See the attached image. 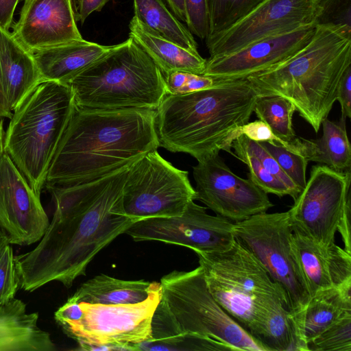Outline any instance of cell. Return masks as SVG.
<instances>
[{
  "label": "cell",
  "mask_w": 351,
  "mask_h": 351,
  "mask_svg": "<svg viewBox=\"0 0 351 351\" xmlns=\"http://www.w3.org/2000/svg\"><path fill=\"white\" fill-rule=\"evenodd\" d=\"M234 156L245 163L249 169V178L267 193L274 194L280 197L289 195L294 199L291 189L276 176L266 170L259 160L241 147L232 145Z\"/></svg>",
  "instance_id": "cell-33"
},
{
  "label": "cell",
  "mask_w": 351,
  "mask_h": 351,
  "mask_svg": "<svg viewBox=\"0 0 351 351\" xmlns=\"http://www.w3.org/2000/svg\"><path fill=\"white\" fill-rule=\"evenodd\" d=\"M315 25L256 41L228 55L206 60L203 75L216 80L247 78L276 67L300 52L311 40Z\"/></svg>",
  "instance_id": "cell-17"
},
{
  "label": "cell",
  "mask_w": 351,
  "mask_h": 351,
  "mask_svg": "<svg viewBox=\"0 0 351 351\" xmlns=\"http://www.w3.org/2000/svg\"><path fill=\"white\" fill-rule=\"evenodd\" d=\"M19 0H0V26L10 30L13 16Z\"/></svg>",
  "instance_id": "cell-43"
},
{
  "label": "cell",
  "mask_w": 351,
  "mask_h": 351,
  "mask_svg": "<svg viewBox=\"0 0 351 351\" xmlns=\"http://www.w3.org/2000/svg\"><path fill=\"white\" fill-rule=\"evenodd\" d=\"M315 25L343 26L351 30V0H320Z\"/></svg>",
  "instance_id": "cell-38"
},
{
  "label": "cell",
  "mask_w": 351,
  "mask_h": 351,
  "mask_svg": "<svg viewBox=\"0 0 351 351\" xmlns=\"http://www.w3.org/2000/svg\"><path fill=\"white\" fill-rule=\"evenodd\" d=\"M258 143L276 160L301 192L306 184V170L308 161L302 155L278 143Z\"/></svg>",
  "instance_id": "cell-34"
},
{
  "label": "cell",
  "mask_w": 351,
  "mask_h": 351,
  "mask_svg": "<svg viewBox=\"0 0 351 351\" xmlns=\"http://www.w3.org/2000/svg\"><path fill=\"white\" fill-rule=\"evenodd\" d=\"M2 117L0 116V160L5 154V132L3 128V119Z\"/></svg>",
  "instance_id": "cell-46"
},
{
  "label": "cell",
  "mask_w": 351,
  "mask_h": 351,
  "mask_svg": "<svg viewBox=\"0 0 351 351\" xmlns=\"http://www.w3.org/2000/svg\"><path fill=\"white\" fill-rule=\"evenodd\" d=\"M235 240L261 264L283 291L292 314L306 305L311 294L296 253L288 211L262 213L234 223Z\"/></svg>",
  "instance_id": "cell-9"
},
{
  "label": "cell",
  "mask_w": 351,
  "mask_h": 351,
  "mask_svg": "<svg viewBox=\"0 0 351 351\" xmlns=\"http://www.w3.org/2000/svg\"><path fill=\"white\" fill-rule=\"evenodd\" d=\"M157 283L121 280L101 274L84 282L70 298L90 304H135L145 300Z\"/></svg>",
  "instance_id": "cell-27"
},
{
  "label": "cell",
  "mask_w": 351,
  "mask_h": 351,
  "mask_svg": "<svg viewBox=\"0 0 351 351\" xmlns=\"http://www.w3.org/2000/svg\"><path fill=\"white\" fill-rule=\"evenodd\" d=\"M156 110L75 106L50 165L45 187L89 182L157 150Z\"/></svg>",
  "instance_id": "cell-2"
},
{
  "label": "cell",
  "mask_w": 351,
  "mask_h": 351,
  "mask_svg": "<svg viewBox=\"0 0 351 351\" xmlns=\"http://www.w3.org/2000/svg\"><path fill=\"white\" fill-rule=\"evenodd\" d=\"M115 45H104L82 39L47 47L33 53V56L42 82L67 84Z\"/></svg>",
  "instance_id": "cell-21"
},
{
  "label": "cell",
  "mask_w": 351,
  "mask_h": 351,
  "mask_svg": "<svg viewBox=\"0 0 351 351\" xmlns=\"http://www.w3.org/2000/svg\"><path fill=\"white\" fill-rule=\"evenodd\" d=\"M307 347L308 351H351V313L331 324Z\"/></svg>",
  "instance_id": "cell-32"
},
{
  "label": "cell",
  "mask_w": 351,
  "mask_h": 351,
  "mask_svg": "<svg viewBox=\"0 0 351 351\" xmlns=\"http://www.w3.org/2000/svg\"><path fill=\"white\" fill-rule=\"evenodd\" d=\"M232 144L256 158L266 170L287 185L293 193V200L298 197L300 193V190L282 171L276 160L258 142L251 140L244 135H240L233 141Z\"/></svg>",
  "instance_id": "cell-35"
},
{
  "label": "cell",
  "mask_w": 351,
  "mask_h": 351,
  "mask_svg": "<svg viewBox=\"0 0 351 351\" xmlns=\"http://www.w3.org/2000/svg\"><path fill=\"white\" fill-rule=\"evenodd\" d=\"M136 18L145 27L179 46L198 52L197 43L165 0H133Z\"/></svg>",
  "instance_id": "cell-28"
},
{
  "label": "cell",
  "mask_w": 351,
  "mask_h": 351,
  "mask_svg": "<svg viewBox=\"0 0 351 351\" xmlns=\"http://www.w3.org/2000/svg\"><path fill=\"white\" fill-rule=\"evenodd\" d=\"M38 313H27L15 298L0 305V351H54L50 334L38 326Z\"/></svg>",
  "instance_id": "cell-22"
},
{
  "label": "cell",
  "mask_w": 351,
  "mask_h": 351,
  "mask_svg": "<svg viewBox=\"0 0 351 351\" xmlns=\"http://www.w3.org/2000/svg\"><path fill=\"white\" fill-rule=\"evenodd\" d=\"M350 171L313 166L305 187L288 210L291 225L322 244L335 242L342 213L350 206Z\"/></svg>",
  "instance_id": "cell-12"
},
{
  "label": "cell",
  "mask_w": 351,
  "mask_h": 351,
  "mask_svg": "<svg viewBox=\"0 0 351 351\" xmlns=\"http://www.w3.org/2000/svg\"><path fill=\"white\" fill-rule=\"evenodd\" d=\"M320 0H263L226 30L206 40L209 58L225 56L259 40L315 24Z\"/></svg>",
  "instance_id": "cell-14"
},
{
  "label": "cell",
  "mask_w": 351,
  "mask_h": 351,
  "mask_svg": "<svg viewBox=\"0 0 351 351\" xmlns=\"http://www.w3.org/2000/svg\"><path fill=\"white\" fill-rule=\"evenodd\" d=\"M19 287L13 250L9 243L0 252V305L14 298Z\"/></svg>",
  "instance_id": "cell-37"
},
{
  "label": "cell",
  "mask_w": 351,
  "mask_h": 351,
  "mask_svg": "<svg viewBox=\"0 0 351 351\" xmlns=\"http://www.w3.org/2000/svg\"><path fill=\"white\" fill-rule=\"evenodd\" d=\"M196 254L213 297L254 338L274 309L280 305L286 306L280 286L236 240L226 250Z\"/></svg>",
  "instance_id": "cell-7"
},
{
  "label": "cell",
  "mask_w": 351,
  "mask_h": 351,
  "mask_svg": "<svg viewBox=\"0 0 351 351\" xmlns=\"http://www.w3.org/2000/svg\"><path fill=\"white\" fill-rule=\"evenodd\" d=\"M75 107L68 84L45 81L12 112L5 152L39 197Z\"/></svg>",
  "instance_id": "cell-6"
},
{
  "label": "cell",
  "mask_w": 351,
  "mask_h": 351,
  "mask_svg": "<svg viewBox=\"0 0 351 351\" xmlns=\"http://www.w3.org/2000/svg\"><path fill=\"white\" fill-rule=\"evenodd\" d=\"M254 339L265 351H308L293 315L285 305L276 307L267 315Z\"/></svg>",
  "instance_id": "cell-29"
},
{
  "label": "cell",
  "mask_w": 351,
  "mask_h": 351,
  "mask_svg": "<svg viewBox=\"0 0 351 351\" xmlns=\"http://www.w3.org/2000/svg\"><path fill=\"white\" fill-rule=\"evenodd\" d=\"M346 121L335 123L326 118L322 122V136L316 140L296 136L289 143L290 150L304 156L308 161L325 165L339 172L350 171L351 146Z\"/></svg>",
  "instance_id": "cell-26"
},
{
  "label": "cell",
  "mask_w": 351,
  "mask_h": 351,
  "mask_svg": "<svg viewBox=\"0 0 351 351\" xmlns=\"http://www.w3.org/2000/svg\"><path fill=\"white\" fill-rule=\"evenodd\" d=\"M258 96L247 78L217 80L212 87L167 93L156 110L159 146L197 161L231 152L237 129L249 122Z\"/></svg>",
  "instance_id": "cell-3"
},
{
  "label": "cell",
  "mask_w": 351,
  "mask_h": 351,
  "mask_svg": "<svg viewBox=\"0 0 351 351\" xmlns=\"http://www.w3.org/2000/svg\"><path fill=\"white\" fill-rule=\"evenodd\" d=\"M66 84L75 106L95 110H156L167 94L160 70L129 36Z\"/></svg>",
  "instance_id": "cell-5"
},
{
  "label": "cell",
  "mask_w": 351,
  "mask_h": 351,
  "mask_svg": "<svg viewBox=\"0 0 351 351\" xmlns=\"http://www.w3.org/2000/svg\"><path fill=\"white\" fill-rule=\"evenodd\" d=\"M240 135H244L256 142L278 143L289 149V143L276 137L267 125L261 120L247 122L239 127L234 133L235 139Z\"/></svg>",
  "instance_id": "cell-40"
},
{
  "label": "cell",
  "mask_w": 351,
  "mask_h": 351,
  "mask_svg": "<svg viewBox=\"0 0 351 351\" xmlns=\"http://www.w3.org/2000/svg\"><path fill=\"white\" fill-rule=\"evenodd\" d=\"M295 111L293 104L282 96L258 95L253 112L276 137L290 143L296 137L292 124Z\"/></svg>",
  "instance_id": "cell-30"
},
{
  "label": "cell",
  "mask_w": 351,
  "mask_h": 351,
  "mask_svg": "<svg viewBox=\"0 0 351 351\" xmlns=\"http://www.w3.org/2000/svg\"><path fill=\"white\" fill-rule=\"evenodd\" d=\"M337 100L341 106V119L351 117V66L344 72L337 91Z\"/></svg>",
  "instance_id": "cell-41"
},
{
  "label": "cell",
  "mask_w": 351,
  "mask_h": 351,
  "mask_svg": "<svg viewBox=\"0 0 351 351\" xmlns=\"http://www.w3.org/2000/svg\"><path fill=\"white\" fill-rule=\"evenodd\" d=\"M350 66L351 30L316 25L310 42L295 56L247 78L258 95L289 100L317 133L337 101L339 84Z\"/></svg>",
  "instance_id": "cell-4"
},
{
  "label": "cell",
  "mask_w": 351,
  "mask_h": 351,
  "mask_svg": "<svg viewBox=\"0 0 351 351\" xmlns=\"http://www.w3.org/2000/svg\"><path fill=\"white\" fill-rule=\"evenodd\" d=\"M77 22L76 0H24L12 34L33 53L84 39Z\"/></svg>",
  "instance_id": "cell-18"
},
{
  "label": "cell",
  "mask_w": 351,
  "mask_h": 351,
  "mask_svg": "<svg viewBox=\"0 0 351 351\" xmlns=\"http://www.w3.org/2000/svg\"><path fill=\"white\" fill-rule=\"evenodd\" d=\"M130 35L158 66L163 76L173 71L203 75L206 60L199 52L179 46L143 25L135 16L129 24Z\"/></svg>",
  "instance_id": "cell-24"
},
{
  "label": "cell",
  "mask_w": 351,
  "mask_h": 351,
  "mask_svg": "<svg viewBox=\"0 0 351 351\" xmlns=\"http://www.w3.org/2000/svg\"><path fill=\"white\" fill-rule=\"evenodd\" d=\"M12 112L9 110L0 88V116L11 118Z\"/></svg>",
  "instance_id": "cell-45"
},
{
  "label": "cell",
  "mask_w": 351,
  "mask_h": 351,
  "mask_svg": "<svg viewBox=\"0 0 351 351\" xmlns=\"http://www.w3.org/2000/svg\"><path fill=\"white\" fill-rule=\"evenodd\" d=\"M234 223L191 201L180 216L151 218L136 222L125 232L134 241H156L178 245L195 253L226 250L235 241Z\"/></svg>",
  "instance_id": "cell-13"
},
{
  "label": "cell",
  "mask_w": 351,
  "mask_h": 351,
  "mask_svg": "<svg viewBox=\"0 0 351 351\" xmlns=\"http://www.w3.org/2000/svg\"><path fill=\"white\" fill-rule=\"evenodd\" d=\"M186 24L192 34L202 40L209 33V13L207 0H184Z\"/></svg>",
  "instance_id": "cell-39"
},
{
  "label": "cell",
  "mask_w": 351,
  "mask_h": 351,
  "mask_svg": "<svg viewBox=\"0 0 351 351\" xmlns=\"http://www.w3.org/2000/svg\"><path fill=\"white\" fill-rule=\"evenodd\" d=\"M42 82L33 53L0 26V88L13 111Z\"/></svg>",
  "instance_id": "cell-20"
},
{
  "label": "cell",
  "mask_w": 351,
  "mask_h": 351,
  "mask_svg": "<svg viewBox=\"0 0 351 351\" xmlns=\"http://www.w3.org/2000/svg\"><path fill=\"white\" fill-rule=\"evenodd\" d=\"M348 313H351V287H330L317 291L304 308L293 316L301 339L307 346Z\"/></svg>",
  "instance_id": "cell-25"
},
{
  "label": "cell",
  "mask_w": 351,
  "mask_h": 351,
  "mask_svg": "<svg viewBox=\"0 0 351 351\" xmlns=\"http://www.w3.org/2000/svg\"><path fill=\"white\" fill-rule=\"evenodd\" d=\"M291 226L296 253L311 296L330 287H351V254L335 242L322 244Z\"/></svg>",
  "instance_id": "cell-19"
},
{
  "label": "cell",
  "mask_w": 351,
  "mask_h": 351,
  "mask_svg": "<svg viewBox=\"0 0 351 351\" xmlns=\"http://www.w3.org/2000/svg\"><path fill=\"white\" fill-rule=\"evenodd\" d=\"M136 346L137 351H236L222 341L184 331L162 298L152 317L151 339Z\"/></svg>",
  "instance_id": "cell-23"
},
{
  "label": "cell",
  "mask_w": 351,
  "mask_h": 351,
  "mask_svg": "<svg viewBox=\"0 0 351 351\" xmlns=\"http://www.w3.org/2000/svg\"><path fill=\"white\" fill-rule=\"evenodd\" d=\"M173 14L180 21L186 23L184 0H165Z\"/></svg>",
  "instance_id": "cell-44"
},
{
  "label": "cell",
  "mask_w": 351,
  "mask_h": 351,
  "mask_svg": "<svg viewBox=\"0 0 351 351\" xmlns=\"http://www.w3.org/2000/svg\"><path fill=\"white\" fill-rule=\"evenodd\" d=\"M209 33L206 40L226 30L263 0H207Z\"/></svg>",
  "instance_id": "cell-31"
},
{
  "label": "cell",
  "mask_w": 351,
  "mask_h": 351,
  "mask_svg": "<svg viewBox=\"0 0 351 351\" xmlns=\"http://www.w3.org/2000/svg\"><path fill=\"white\" fill-rule=\"evenodd\" d=\"M160 283L162 298L184 331L222 341L236 350L265 351L215 300L200 266L189 271H173Z\"/></svg>",
  "instance_id": "cell-10"
},
{
  "label": "cell",
  "mask_w": 351,
  "mask_h": 351,
  "mask_svg": "<svg viewBox=\"0 0 351 351\" xmlns=\"http://www.w3.org/2000/svg\"><path fill=\"white\" fill-rule=\"evenodd\" d=\"M110 0H76L77 21L82 25L94 12H100Z\"/></svg>",
  "instance_id": "cell-42"
},
{
  "label": "cell",
  "mask_w": 351,
  "mask_h": 351,
  "mask_svg": "<svg viewBox=\"0 0 351 351\" xmlns=\"http://www.w3.org/2000/svg\"><path fill=\"white\" fill-rule=\"evenodd\" d=\"M49 224L38 197L5 154L0 160V229L10 244L38 241Z\"/></svg>",
  "instance_id": "cell-16"
},
{
  "label": "cell",
  "mask_w": 351,
  "mask_h": 351,
  "mask_svg": "<svg viewBox=\"0 0 351 351\" xmlns=\"http://www.w3.org/2000/svg\"><path fill=\"white\" fill-rule=\"evenodd\" d=\"M130 167L89 182L47 189L55 205L51 221L33 250L14 256L21 289L32 292L53 281L71 287L102 249L137 222L116 206Z\"/></svg>",
  "instance_id": "cell-1"
},
{
  "label": "cell",
  "mask_w": 351,
  "mask_h": 351,
  "mask_svg": "<svg viewBox=\"0 0 351 351\" xmlns=\"http://www.w3.org/2000/svg\"><path fill=\"white\" fill-rule=\"evenodd\" d=\"M197 162L193 167L195 199L217 215L237 222L265 213L274 206L266 192L250 178L234 173L219 153Z\"/></svg>",
  "instance_id": "cell-15"
},
{
  "label": "cell",
  "mask_w": 351,
  "mask_h": 351,
  "mask_svg": "<svg viewBox=\"0 0 351 351\" xmlns=\"http://www.w3.org/2000/svg\"><path fill=\"white\" fill-rule=\"evenodd\" d=\"M162 298L160 282L143 301L135 304H101L77 302L70 298L54 313L62 331L78 344L77 350H126L148 341L152 319Z\"/></svg>",
  "instance_id": "cell-8"
},
{
  "label": "cell",
  "mask_w": 351,
  "mask_h": 351,
  "mask_svg": "<svg viewBox=\"0 0 351 351\" xmlns=\"http://www.w3.org/2000/svg\"><path fill=\"white\" fill-rule=\"evenodd\" d=\"M195 197L188 171L154 150L128 168L116 206L121 215L139 221L180 216Z\"/></svg>",
  "instance_id": "cell-11"
},
{
  "label": "cell",
  "mask_w": 351,
  "mask_h": 351,
  "mask_svg": "<svg viewBox=\"0 0 351 351\" xmlns=\"http://www.w3.org/2000/svg\"><path fill=\"white\" fill-rule=\"evenodd\" d=\"M167 93L178 95L212 87L217 80L204 75L173 71L164 75Z\"/></svg>",
  "instance_id": "cell-36"
},
{
  "label": "cell",
  "mask_w": 351,
  "mask_h": 351,
  "mask_svg": "<svg viewBox=\"0 0 351 351\" xmlns=\"http://www.w3.org/2000/svg\"><path fill=\"white\" fill-rule=\"evenodd\" d=\"M9 243L10 242L8 239L3 233V232L0 229V252L5 245Z\"/></svg>",
  "instance_id": "cell-47"
}]
</instances>
